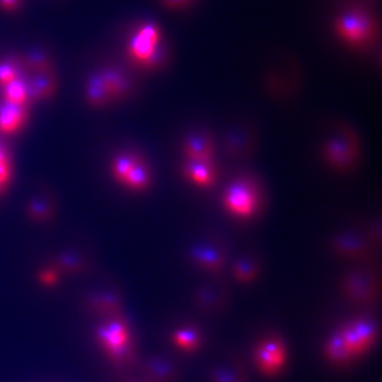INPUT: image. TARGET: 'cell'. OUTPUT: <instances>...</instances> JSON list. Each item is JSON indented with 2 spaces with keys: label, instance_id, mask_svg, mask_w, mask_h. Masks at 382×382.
<instances>
[{
  "label": "cell",
  "instance_id": "1",
  "mask_svg": "<svg viewBox=\"0 0 382 382\" xmlns=\"http://www.w3.org/2000/svg\"><path fill=\"white\" fill-rule=\"evenodd\" d=\"M334 32L347 46L354 50H368L376 43L379 25L368 9L352 6L341 12L334 21Z\"/></svg>",
  "mask_w": 382,
  "mask_h": 382
},
{
  "label": "cell",
  "instance_id": "2",
  "mask_svg": "<svg viewBox=\"0 0 382 382\" xmlns=\"http://www.w3.org/2000/svg\"><path fill=\"white\" fill-rule=\"evenodd\" d=\"M360 141L352 127L340 126L326 141L322 155L326 163L338 172L347 173L358 164L360 157Z\"/></svg>",
  "mask_w": 382,
  "mask_h": 382
},
{
  "label": "cell",
  "instance_id": "3",
  "mask_svg": "<svg viewBox=\"0 0 382 382\" xmlns=\"http://www.w3.org/2000/svg\"><path fill=\"white\" fill-rule=\"evenodd\" d=\"M160 28L153 23H146L136 30L127 46L131 60L148 68H155L166 58L165 48L160 45Z\"/></svg>",
  "mask_w": 382,
  "mask_h": 382
},
{
  "label": "cell",
  "instance_id": "4",
  "mask_svg": "<svg viewBox=\"0 0 382 382\" xmlns=\"http://www.w3.org/2000/svg\"><path fill=\"white\" fill-rule=\"evenodd\" d=\"M259 189L251 176H241L229 183L223 195L229 213L239 218H249L259 206Z\"/></svg>",
  "mask_w": 382,
  "mask_h": 382
},
{
  "label": "cell",
  "instance_id": "5",
  "mask_svg": "<svg viewBox=\"0 0 382 382\" xmlns=\"http://www.w3.org/2000/svg\"><path fill=\"white\" fill-rule=\"evenodd\" d=\"M341 292L350 302L369 304L375 302L381 294L380 275L370 266H361L344 276Z\"/></svg>",
  "mask_w": 382,
  "mask_h": 382
},
{
  "label": "cell",
  "instance_id": "6",
  "mask_svg": "<svg viewBox=\"0 0 382 382\" xmlns=\"http://www.w3.org/2000/svg\"><path fill=\"white\" fill-rule=\"evenodd\" d=\"M253 358L257 368L265 376H277L287 360L284 340L278 335H269L254 348Z\"/></svg>",
  "mask_w": 382,
  "mask_h": 382
},
{
  "label": "cell",
  "instance_id": "7",
  "mask_svg": "<svg viewBox=\"0 0 382 382\" xmlns=\"http://www.w3.org/2000/svg\"><path fill=\"white\" fill-rule=\"evenodd\" d=\"M95 337L105 353L133 340L129 323L118 312L108 316L107 321L98 326Z\"/></svg>",
  "mask_w": 382,
  "mask_h": 382
},
{
  "label": "cell",
  "instance_id": "8",
  "mask_svg": "<svg viewBox=\"0 0 382 382\" xmlns=\"http://www.w3.org/2000/svg\"><path fill=\"white\" fill-rule=\"evenodd\" d=\"M191 257L193 262L202 268L214 275H219L224 268L226 264L225 245L219 238H208L192 248Z\"/></svg>",
  "mask_w": 382,
  "mask_h": 382
},
{
  "label": "cell",
  "instance_id": "9",
  "mask_svg": "<svg viewBox=\"0 0 382 382\" xmlns=\"http://www.w3.org/2000/svg\"><path fill=\"white\" fill-rule=\"evenodd\" d=\"M229 288L228 282L220 275H215L197 292L195 303L206 312H220L228 304Z\"/></svg>",
  "mask_w": 382,
  "mask_h": 382
},
{
  "label": "cell",
  "instance_id": "10",
  "mask_svg": "<svg viewBox=\"0 0 382 382\" xmlns=\"http://www.w3.org/2000/svg\"><path fill=\"white\" fill-rule=\"evenodd\" d=\"M331 248L338 256L344 259L363 261L371 256L370 241L359 233L348 231L335 235Z\"/></svg>",
  "mask_w": 382,
  "mask_h": 382
},
{
  "label": "cell",
  "instance_id": "11",
  "mask_svg": "<svg viewBox=\"0 0 382 382\" xmlns=\"http://www.w3.org/2000/svg\"><path fill=\"white\" fill-rule=\"evenodd\" d=\"M140 374L155 382H176L179 368L164 356H152L140 362Z\"/></svg>",
  "mask_w": 382,
  "mask_h": 382
},
{
  "label": "cell",
  "instance_id": "12",
  "mask_svg": "<svg viewBox=\"0 0 382 382\" xmlns=\"http://www.w3.org/2000/svg\"><path fill=\"white\" fill-rule=\"evenodd\" d=\"M256 136L250 129L233 130L225 139L224 148L229 157L235 160H246L256 148Z\"/></svg>",
  "mask_w": 382,
  "mask_h": 382
},
{
  "label": "cell",
  "instance_id": "13",
  "mask_svg": "<svg viewBox=\"0 0 382 382\" xmlns=\"http://www.w3.org/2000/svg\"><path fill=\"white\" fill-rule=\"evenodd\" d=\"M183 149L188 160H213L214 152L213 136L204 131L192 133L186 138Z\"/></svg>",
  "mask_w": 382,
  "mask_h": 382
},
{
  "label": "cell",
  "instance_id": "14",
  "mask_svg": "<svg viewBox=\"0 0 382 382\" xmlns=\"http://www.w3.org/2000/svg\"><path fill=\"white\" fill-rule=\"evenodd\" d=\"M28 117L27 105L5 101L0 105V133L12 135L18 132L27 123Z\"/></svg>",
  "mask_w": 382,
  "mask_h": 382
},
{
  "label": "cell",
  "instance_id": "15",
  "mask_svg": "<svg viewBox=\"0 0 382 382\" xmlns=\"http://www.w3.org/2000/svg\"><path fill=\"white\" fill-rule=\"evenodd\" d=\"M184 176L202 187H210L215 183L217 170L213 160H188L183 165Z\"/></svg>",
  "mask_w": 382,
  "mask_h": 382
},
{
  "label": "cell",
  "instance_id": "16",
  "mask_svg": "<svg viewBox=\"0 0 382 382\" xmlns=\"http://www.w3.org/2000/svg\"><path fill=\"white\" fill-rule=\"evenodd\" d=\"M209 380L211 382H247V372L243 361L232 354L224 364L211 369Z\"/></svg>",
  "mask_w": 382,
  "mask_h": 382
},
{
  "label": "cell",
  "instance_id": "17",
  "mask_svg": "<svg viewBox=\"0 0 382 382\" xmlns=\"http://www.w3.org/2000/svg\"><path fill=\"white\" fill-rule=\"evenodd\" d=\"M27 85L29 89L30 99L45 100L51 98L56 92L57 78L54 70L34 73L33 76L27 83Z\"/></svg>",
  "mask_w": 382,
  "mask_h": 382
},
{
  "label": "cell",
  "instance_id": "18",
  "mask_svg": "<svg viewBox=\"0 0 382 382\" xmlns=\"http://www.w3.org/2000/svg\"><path fill=\"white\" fill-rule=\"evenodd\" d=\"M109 92L112 101L125 98L131 89V83L125 74L114 67L99 71Z\"/></svg>",
  "mask_w": 382,
  "mask_h": 382
},
{
  "label": "cell",
  "instance_id": "19",
  "mask_svg": "<svg viewBox=\"0 0 382 382\" xmlns=\"http://www.w3.org/2000/svg\"><path fill=\"white\" fill-rule=\"evenodd\" d=\"M85 98L88 104L93 107H103L112 101L100 73L93 74L87 81Z\"/></svg>",
  "mask_w": 382,
  "mask_h": 382
},
{
  "label": "cell",
  "instance_id": "20",
  "mask_svg": "<svg viewBox=\"0 0 382 382\" xmlns=\"http://www.w3.org/2000/svg\"><path fill=\"white\" fill-rule=\"evenodd\" d=\"M325 355L329 361L337 365H347L354 357L339 331L332 335L325 346Z\"/></svg>",
  "mask_w": 382,
  "mask_h": 382
},
{
  "label": "cell",
  "instance_id": "21",
  "mask_svg": "<svg viewBox=\"0 0 382 382\" xmlns=\"http://www.w3.org/2000/svg\"><path fill=\"white\" fill-rule=\"evenodd\" d=\"M232 272L235 279L241 284H251L259 275V262L253 255H244L235 260Z\"/></svg>",
  "mask_w": 382,
  "mask_h": 382
},
{
  "label": "cell",
  "instance_id": "22",
  "mask_svg": "<svg viewBox=\"0 0 382 382\" xmlns=\"http://www.w3.org/2000/svg\"><path fill=\"white\" fill-rule=\"evenodd\" d=\"M105 354L114 368L120 369V370H126V369L132 368L138 362V352H136L134 339Z\"/></svg>",
  "mask_w": 382,
  "mask_h": 382
},
{
  "label": "cell",
  "instance_id": "23",
  "mask_svg": "<svg viewBox=\"0 0 382 382\" xmlns=\"http://www.w3.org/2000/svg\"><path fill=\"white\" fill-rule=\"evenodd\" d=\"M172 341L179 349L186 352H194L200 349L202 338L198 328L193 326H184L173 332Z\"/></svg>",
  "mask_w": 382,
  "mask_h": 382
},
{
  "label": "cell",
  "instance_id": "24",
  "mask_svg": "<svg viewBox=\"0 0 382 382\" xmlns=\"http://www.w3.org/2000/svg\"><path fill=\"white\" fill-rule=\"evenodd\" d=\"M354 331L358 335L359 339L364 344L366 350H368L376 340L378 329L376 323L372 319L361 317V318L354 319L350 323Z\"/></svg>",
  "mask_w": 382,
  "mask_h": 382
},
{
  "label": "cell",
  "instance_id": "25",
  "mask_svg": "<svg viewBox=\"0 0 382 382\" xmlns=\"http://www.w3.org/2000/svg\"><path fill=\"white\" fill-rule=\"evenodd\" d=\"M5 101L15 105H27L30 100L27 83L20 78L4 87Z\"/></svg>",
  "mask_w": 382,
  "mask_h": 382
},
{
  "label": "cell",
  "instance_id": "26",
  "mask_svg": "<svg viewBox=\"0 0 382 382\" xmlns=\"http://www.w3.org/2000/svg\"><path fill=\"white\" fill-rule=\"evenodd\" d=\"M129 188L141 191L144 189L149 183V170L142 160H138L133 169L127 176L123 182Z\"/></svg>",
  "mask_w": 382,
  "mask_h": 382
},
{
  "label": "cell",
  "instance_id": "27",
  "mask_svg": "<svg viewBox=\"0 0 382 382\" xmlns=\"http://www.w3.org/2000/svg\"><path fill=\"white\" fill-rule=\"evenodd\" d=\"M139 158L130 153H123L114 158L113 163V173L114 177L120 182H124L127 175L134 166L138 162Z\"/></svg>",
  "mask_w": 382,
  "mask_h": 382
},
{
  "label": "cell",
  "instance_id": "28",
  "mask_svg": "<svg viewBox=\"0 0 382 382\" xmlns=\"http://www.w3.org/2000/svg\"><path fill=\"white\" fill-rule=\"evenodd\" d=\"M27 63L34 73L45 72L52 70L50 57L42 50L31 52L27 58Z\"/></svg>",
  "mask_w": 382,
  "mask_h": 382
},
{
  "label": "cell",
  "instance_id": "29",
  "mask_svg": "<svg viewBox=\"0 0 382 382\" xmlns=\"http://www.w3.org/2000/svg\"><path fill=\"white\" fill-rule=\"evenodd\" d=\"M12 164L10 157L2 145H0V193L4 191L10 182Z\"/></svg>",
  "mask_w": 382,
  "mask_h": 382
},
{
  "label": "cell",
  "instance_id": "30",
  "mask_svg": "<svg viewBox=\"0 0 382 382\" xmlns=\"http://www.w3.org/2000/svg\"><path fill=\"white\" fill-rule=\"evenodd\" d=\"M20 78L17 65L10 61L0 62V85L5 87Z\"/></svg>",
  "mask_w": 382,
  "mask_h": 382
},
{
  "label": "cell",
  "instance_id": "31",
  "mask_svg": "<svg viewBox=\"0 0 382 382\" xmlns=\"http://www.w3.org/2000/svg\"><path fill=\"white\" fill-rule=\"evenodd\" d=\"M165 8L169 9H180L185 8L192 0H160Z\"/></svg>",
  "mask_w": 382,
  "mask_h": 382
},
{
  "label": "cell",
  "instance_id": "32",
  "mask_svg": "<svg viewBox=\"0 0 382 382\" xmlns=\"http://www.w3.org/2000/svg\"><path fill=\"white\" fill-rule=\"evenodd\" d=\"M119 382H155L150 380V379L146 378L144 375L140 374L139 376H135V375H124L120 379Z\"/></svg>",
  "mask_w": 382,
  "mask_h": 382
},
{
  "label": "cell",
  "instance_id": "33",
  "mask_svg": "<svg viewBox=\"0 0 382 382\" xmlns=\"http://www.w3.org/2000/svg\"><path fill=\"white\" fill-rule=\"evenodd\" d=\"M21 0H0V6L8 11H14L19 8Z\"/></svg>",
  "mask_w": 382,
  "mask_h": 382
},
{
  "label": "cell",
  "instance_id": "34",
  "mask_svg": "<svg viewBox=\"0 0 382 382\" xmlns=\"http://www.w3.org/2000/svg\"><path fill=\"white\" fill-rule=\"evenodd\" d=\"M31 213L35 214L36 217H43L46 213L45 207L43 204L39 203H35L31 206L30 208Z\"/></svg>",
  "mask_w": 382,
  "mask_h": 382
},
{
  "label": "cell",
  "instance_id": "35",
  "mask_svg": "<svg viewBox=\"0 0 382 382\" xmlns=\"http://www.w3.org/2000/svg\"><path fill=\"white\" fill-rule=\"evenodd\" d=\"M42 279L45 284H52L55 281V275L52 273H45L42 275Z\"/></svg>",
  "mask_w": 382,
  "mask_h": 382
}]
</instances>
